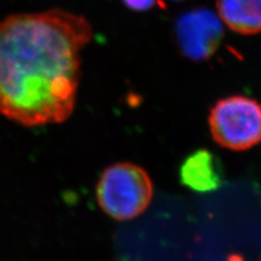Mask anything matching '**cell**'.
I'll return each instance as SVG.
<instances>
[{
	"label": "cell",
	"instance_id": "2",
	"mask_svg": "<svg viewBox=\"0 0 261 261\" xmlns=\"http://www.w3.org/2000/svg\"><path fill=\"white\" fill-rule=\"evenodd\" d=\"M152 194L149 175L128 162L106 169L97 185V199L102 210L122 221L140 216L148 207Z\"/></svg>",
	"mask_w": 261,
	"mask_h": 261
},
{
	"label": "cell",
	"instance_id": "8",
	"mask_svg": "<svg viewBox=\"0 0 261 261\" xmlns=\"http://www.w3.org/2000/svg\"><path fill=\"white\" fill-rule=\"evenodd\" d=\"M173 2H183V0H173Z\"/></svg>",
	"mask_w": 261,
	"mask_h": 261
},
{
	"label": "cell",
	"instance_id": "5",
	"mask_svg": "<svg viewBox=\"0 0 261 261\" xmlns=\"http://www.w3.org/2000/svg\"><path fill=\"white\" fill-rule=\"evenodd\" d=\"M179 176L182 183L195 192H214L223 184L220 160L205 149L195 151L183 162Z\"/></svg>",
	"mask_w": 261,
	"mask_h": 261
},
{
	"label": "cell",
	"instance_id": "3",
	"mask_svg": "<svg viewBox=\"0 0 261 261\" xmlns=\"http://www.w3.org/2000/svg\"><path fill=\"white\" fill-rule=\"evenodd\" d=\"M209 127L224 148L249 149L261 142V103L244 95L221 98L210 109Z\"/></svg>",
	"mask_w": 261,
	"mask_h": 261
},
{
	"label": "cell",
	"instance_id": "7",
	"mask_svg": "<svg viewBox=\"0 0 261 261\" xmlns=\"http://www.w3.org/2000/svg\"><path fill=\"white\" fill-rule=\"evenodd\" d=\"M128 9L136 12L148 11L156 6L158 0H122Z\"/></svg>",
	"mask_w": 261,
	"mask_h": 261
},
{
	"label": "cell",
	"instance_id": "1",
	"mask_svg": "<svg viewBox=\"0 0 261 261\" xmlns=\"http://www.w3.org/2000/svg\"><path fill=\"white\" fill-rule=\"evenodd\" d=\"M92 38L84 16L60 9L0 21V114L24 126L67 120L76 102L81 53Z\"/></svg>",
	"mask_w": 261,
	"mask_h": 261
},
{
	"label": "cell",
	"instance_id": "4",
	"mask_svg": "<svg viewBox=\"0 0 261 261\" xmlns=\"http://www.w3.org/2000/svg\"><path fill=\"white\" fill-rule=\"evenodd\" d=\"M222 24L217 14L205 8L184 12L174 24V38L179 51L192 61L210 59L222 43Z\"/></svg>",
	"mask_w": 261,
	"mask_h": 261
},
{
	"label": "cell",
	"instance_id": "6",
	"mask_svg": "<svg viewBox=\"0 0 261 261\" xmlns=\"http://www.w3.org/2000/svg\"><path fill=\"white\" fill-rule=\"evenodd\" d=\"M220 20L241 35L261 33V0H216Z\"/></svg>",
	"mask_w": 261,
	"mask_h": 261
}]
</instances>
